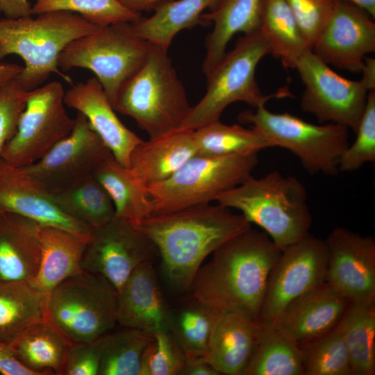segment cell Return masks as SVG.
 <instances>
[{
	"label": "cell",
	"instance_id": "6da1fadb",
	"mask_svg": "<svg viewBox=\"0 0 375 375\" xmlns=\"http://www.w3.org/2000/svg\"><path fill=\"white\" fill-rule=\"evenodd\" d=\"M281 253L265 231L251 227L201 266L189 288L192 297L220 312L258 321L268 278Z\"/></svg>",
	"mask_w": 375,
	"mask_h": 375
},
{
	"label": "cell",
	"instance_id": "7a4b0ae2",
	"mask_svg": "<svg viewBox=\"0 0 375 375\" xmlns=\"http://www.w3.org/2000/svg\"><path fill=\"white\" fill-rule=\"evenodd\" d=\"M137 227L155 245L170 285L183 292L208 256L251 224L240 213L209 203L152 215Z\"/></svg>",
	"mask_w": 375,
	"mask_h": 375
},
{
	"label": "cell",
	"instance_id": "3957f363",
	"mask_svg": "<svg viewBox=\"0 0 375 375\" xmlns=\"http://www.w3.org/2000/svg\"><path fill=\"white\" fill-rule=\"evenodd\" d=\"M218 204L240 212L262 229L282 251L302 239L312 226L308 192L294 176L272 171L262 177L249 176L220 194Z\"/></svg>",
	"mask_w": 375,
	"mask_h": 375
},
{
	"label": "cell",
	"instance_id": "277c9868",
	"mask_svg": "<svg viewBox=\"0 0 375 375\" xmlns=\"http://www.w3.org/2000/svg\"><path fill=\"white\" fill-rule=\"evenodd\" d=\"M99 27L68 11L0 19V61L10 54L24 60L17 80L27 91L38 88L54 73L69 81L58 69L60 53L69 43Z\"/></svg>",
	"mask_w": 375,
	"mask_h": 375
},
{
	"label": "cell",
	"instance_id": "5b68a950",
	"mask_svg": "<svg viewBox=\"0 0 375 375\" xmlns=\"http://www.w3.org/2000/svg\"><path fill=\"white\" fill-rule=\"evenodd\" d=\"M167 51L151 44L144 62L122 86L112 105L149 138L180 128L191 108Z\"/></svg>",
	"mask_w": 375,
	"mask_h": 375
},
{
	"label": "cell",
	"instance_id": "8992f818",
	"mask_svg": "<svg viewBox=\"0 0 375 375\" xmlns=\"http://www.w3.org/2000/svg\"><path fill=\"white\" fill-rule=\"evenodd\" d=\"M271 54L269 44L258 29L243 34L234 48L206 76L207 89L201 100L190 110L180 128L195 130L218 121L230 104L242 101L256 108L274 98L290 96L286 88L265 94L260 89L255 72L258 62Z\"/></svg>",
	"mask_w": 375,
	"mask_h": 375
},
{
	"label": "cell",
	"instance_id": "52a82bcc",
	"mask_svg": "<svg viewBox=\"0 0 375 375\" xmlns=\"http://www.w3.org/2000/svg\"><path fill=\"white\" fill-rule=\"evenodd\" d=\"M151 44L136 35L131 22L99 26L69 43L58 56L62 70L92 71L113 105L119 90L140 67Z\"/></svg>",
	"mask_w": 375,
	"mask_h": 375
},
{
	"label": "cell",
	"instance_id": "ba28073f",
	"mask_svg": "<svg viewBox=\"0 0 375 375\" xmlns=\"http://www.w3.org/2000/svg\"><path fill=\"white\" fill-rule=\"evenodd\" d=\"M117 296L107 281L83 272L48 294L44 320L71 344L93 341L117 324Z\"/></svg>",
	"mask_w": 375,
	"mask_h": 375
},
{
	"label": "cell",
	"instance_id": "9c48e42d",
	"mask_svg": "<svg viewBox=\"0 0 375 375\" xmlns=\"http://www.w3.org/2000/svg\"><path fill=\"white\" fill-rule=\"evenodd\" d=\"M274 147L290 151L310 174L335 176L340 158L349 146V128L334 123L317 125L288 112L275 113L265 106L238 115Z\"/></svg>",
	"mask_w": 375,
	"mask_h": 375
},
{
	"label": "cell",
	"instance_id": "30bf717a",
	"mask_svg": "<svg viewBox=\"0 0 375 375\" xmlns=\"http://www.w3.org/2000/svg\"><path fill=\"white\" fill-rule=\"evenodd\" d=\"M258 154L208 156L196 154L165 181L146 187L153 214L209 203L251 175Z\"/></svg>",
	"mask_w": 375,
	"mask_h": 375
},
{
	"label": "cell",
	"instance_id": "8fae6325",
	"mask_svg": "<svg viewBox=\"0 0 375 375\" xmlns=\"http://www.w3.org/2000/svg\"><path fill=\"white\" fill-rule=\"evenodd\" d=\"M62 84L53 81L31 90L15 134L1 158L24 167L42 158L72 131L75 118L65 108Z\"/></svg>",
	"mask_w": 375,
	"mask_h": 375
},
{
	"label": "cell",
	"instance_id": "7c38bea8",
	"mask_svg": "<svg viewBox=\"0 0 375 375\" xmlns=\"http://www.w3.org/2000/svg\"><path fill=\"white\" fill-rule=\"evenodd\" d=\"M294 69L304 85L300 106L319 122L338 124L356 131L369 90L359 81L335 72L312 51L297 62Z\"/></svg>",
	"mask_w": 375,
	"mask_h": 375
},
{
	"label": "cell",
	"instance_id": "4fadbf2b",
	"mask_svg": "<svg viewBox=\"0 0 375 375\" xmlns=\"http://www.w3.org/2000/svg\"><path fill=\"white\" fill-rule=\"evenodd\" d=\"M325 240L310 233L281 251L270 272L258 321L275 322L294 300L326 282Z\"/></svg>",
	"mask_w": 375,
	"mask_h": 375
},
{
	"label": "cell",
	"instance_id": "5bb4252c",
	"mask_svg": "<svg viewBox=\"0 0 375 375\" xmlns=\"http://www.w3.org/2000/svg\"><path fill=\"white\" fill-rule=\"evenodd\" d=\"M157 254L155 245L143 231L115 217L94 228L85 247L81 267L107 281L117 294L132 272L142 263L153 261Z\"/></svg>",
	"mask_w": 375,
	"mask_h": 375
},
{
	"label": "cell",
	"instance_id": "9a60e30c",
	"mask_svg": "<svg viewBox=\"0 0 375 375\" xmlns=\"http://www.w3.org/2000/svg\"><path fill=\"white\" fill-rule=\"evenodd\" d=\"M110 154L85 117L78 112L72 132L39 160L23 168L53 193L93 176Z\"/></svg>",
	"mask_w": 375,
	"mask_h": 375
},
{
	"label": "cell",
	"instance_id": "2e32d148",
	"mask_svg": "<svg viewBox=\"0 0 375 375\" xmlns=\"http://www.w3.org/2000/svg\"><path fill=\"white\" fill-rule=\"evenodd\" d=\"M326 283L350 301H375V240L344 227L324 240Z\"/></svg>",
	"mask_w": 375,
	"mask_h": 375
},
{
	"label": "cell",
	"instance_id": "e0dca14e",
	"mask_svg": "<svg viewBox=\"0 0 375 375\" xmlns=\"http://www.w3.org/2000/svg\"><path fill=\"white\" fill-rule=\"evenodd\" d=\"M312 51L328 65L360 72L367 55L375 51L374 18L350 1L336 0Z\"/></svg>",
	"mask_w": 375,
	"mask_h": 375
},
{
	"label": "cell",
	"instance_id": "ac0fdd59",
	"mask_svg": "<svg viewBox=\"0 0 375 375\" xmlns=\"http://www.w3.org/2000/svg\"><path fill=\"white\" fill-rule=\"evenodd\" d=\"M0 210L33 219L42 226L66 230L88 240L94 228L65 214L51 193L23 167L0 158Z\"/></svg>",
	"mask_w": 375,
	"mask_h": 375
},
{
	"label": "cell",
	"instance_id": "d6986e66",
	"mask_svg": "<svg viewBox=\"0 0 375 375\" xmlns=\"http://www.w3.org/2000/svg\"><path fill=\"white\" fill-rule=\"evenodd\" d=\"M64 101L85 117L114 158L129 167L131 154L142 140L118 118L97 78L92 77L72 86L65 91Z\"/></svg>",
	"mask_w": 375,
	"mask_h": 375
},
{
	"label": "cell",
	"instance_id": "ffe728a7",
	"mask_svg": "<svg viewBox=\"0 0 375 375\" xmlns=\"http://www.w3.org/2000/svg\"><path fill=\"white\" fill-rule=\"evenodd\" d=\"M171 313L153 261L142 263L117 293V323L154 334L169 329Z\"/></svg>",
	"mask_w": 375,
	"mask_h": 375
},
{
	"label": "cell",
	"instance_id": "44dd1931",
	"mask_svg": "<svg viewBox=\"0 0 375 375\" xmlns=\"http://www.w3.org/2000/svg\"><path fill=\"white\" fill-rule=\"evenodd\" d=\"M349 302L326 282L292 301L274 323L301 345L333 328Z\"/></svg>",
	"mask_w": 375,
	"mask_h": 375
},
{
	"label": "cell",
	"instance_id": "7402d4cb",
	"mask_svg": "<svg viewBox=\"0 0 375 375\" xmlns=\"http://www.w3.org/2000/svg\"><path fill=\"white\" fill-rule=\"evenodd\" d=\"M41 225L0 210V281L30 283L38 269Z\"/></svg>",
	"mask_w": 375,
	"mask_h": 375
},
{
	"label": "cell",
	"instance_id": "603a6c76",
	"mask_svg": "<svg viewBox=\"0 0 375 375\" xmlns=\"http://www.w3.org/2000/svg\"><path fill=\"white\" fill-rule=\"evenodd\" d=\"M196 154L194 130L178 128L139 143L131 154L129 168L147 187L170 177Z\"/></svg>",
	"mask_w": 375,
	"mask_h": 375
},
{
	"label": "cell",
	"instance_id": "cb8c5ba5",
	"mask_svg": "<svg viewBox=\"0 0 375 375\" xmlns=\"http://www.w3.org/2000/svg\"><path fill=\"white\" fill-rule=\"evenodd\" d=\"M258 331V321L239 312H222L201 358L220 375H244Z\"/></svg>",
	"mask_w": 375,
	"mask_h": 375
},
{
	"label": "cell",
	"instance_id": "d4e9b609",
	"mask_svg": "<svg viewBox=\"0 0 375 375\" xmlns=\"http://www.w3.org/2000/svg\"><path fill=\"white\" fill-rule=\"evenodd\" d=\"M87 241L62 228L41 226L40 260L31 285L48 294L65 280L83 273Z\"/></svg>",
	"mask_w": 375,
	"mask_h": 375
},
{
	"label": "cell",
	"instance_id": "484cf974",
	"mask_svg": "<svg viewBox=\"0 0 375 375\" xmlns=\"http://www.w3.org/2000/svg\"><path fill=\"white\" fill-rule=\"evenodd\" d=\"M261 0H215L201 20L212 24L206 40V53L203 72L206 76L226 53L231 38L237 33H249L258 28Z\"/></svg>",
	"mask_w": 375,
	"mask_h": 375
},
{
	"label": "cell",
	"instance_id": "4316f807",
	"mask_svg": "<svg viewBox=\"0 0 375 375\" xmlns=\"http://www.w3.org/2000/svg\"><path fill=\"white\" fill-rule=\"evenodd\" d=\"M94 176L109 194L115 217L137 226L153 214V205L146 186L112 154L101 162Z\"/></svg>",
	"mask_w": 375,
	"mask_h": 375
},
{
	"label": "cell",
	"instance_id": "83f0119b",
	"mask_svg": "<svg viewBox=\"0 0 375 375\" xmlns=\"http://www.w3.org/2000/svg\"><path fill=\"white\" fill-rule=\"evenodd\" d=\"M258 29L271 54L285 68L294 69L298 60L312 51L285 0H261Z\"/></svg>",
	"mask_w": 375,
	"mask_h": 375
},
{
	"label": "cell",
	"instance_id": "f1b7e54d",
	"mask_svg": "<svg viewBox=\"0 0 375 375\" xmlns=\"http://www.w3.org/2000/svg\"><path fill=\"white\" fill-rule=\"evenodd\" d=\"M10 344L19 360L38 375H62L71 345L44 319L25 329Z\"/></svg>",
	"mask_w": 375,
	"mask_h": 375
},
{
	"label": "cell",
	"instance_id": "f546056e",
	"mask_svg": "<svg viewBox=\"0 0 375 375\" xmlns=\"http://www.w3.org/2000/svg\"><path fill=\"white\" fill-rule=\"evenodd\" d=\"M215 0H174L131 22L134 33L151 44L168 51L175 36L201 20L206 9Z\"/></svg>",
	"mask_w": 375,
	"mask_h": 375
},
{
	"label": "cell",
	"instance_id": "4dcf8cb0",
	"mask_svg": "<svg viewBox=\"0 0 375 375\" xmlns=\"http://www.w3.org/2000/svg\"><path fill=\"white\" fill-rule=\"evenodd\" d=\"M258 322L257 342L244 375H304L299 345L274 323Z\"/></svg>",
	"mask_w": 375,
	"mask_h": 375
},
{
	"label": "cell",
	"instance_id": "1f68e13d",
	"mask_svg": "<svg viewBox=\"0 0 375 375\" xmlns=\"http://www.w3.org/2000/svg\"><path fill=\"white\" fill-rule=\"evenodd\" d=\"M47 297L28 282L0 281V341L10 344L25 329L44 320Z\"/></svg>",
	"mask_w": 375,
	"mask_h": 375
},
{
	"label": "cell",
	"instance_id": "d6a6232c",
	"mask_svg": "<svg viewBox=\"0 0 375 375\" xmlns=\"http://www.w3.org/2000/svg\"><path fill=\"white\" fill-rule=\"evenodd\" d=\"M353 375L375 374V301H350L336 324Z\"/></svg>",
	"mask_w": 375,
	"mask_h": 375
},
{
	"label": "cell",
	"instance_id": "836d02e7",
	"mask_svg": "<svg viewBox=\"0 0 375 375\" xmlns=\"http://www.w3.org/2000/svg\"><path fill=\"white\" fill-rule=\"evenodd\" d=\"M222 313L192 297L172 311L169 330L186 358L206 355Z\"/></svg>",
	"mask_w": 375,
	"mask_h": 375
},
{
	"label": "cell",
	"instance_id": "e575fe53",
	"mask_svg": "<svg viewBox=\"0 0 375 375\" xmlns=\"http://www.w3.org/2000/svg\"><path fill=\"white\" fill-rule=\"evenodd\" d=\"M51 195L65 214L92 228L100 226L115 217L109 194L94 175Z\"/></svg>",
	"mask_w": 375,
	"mask_h": 375
},
{
	"label": "cell",
	"instance_id": "d590c367",
	"mask_svg": "<svg viewBox=\"0 0 375 375\" xmlns=\"http://www.w3.org/2000/svg\"><path fill=\"white\" fill-rule=\"evenodd\" d=\"M194 138L197 154L208 156L253 155L274 147L269 140L251 127L228 125L219 120L194 130Z\"/></svg>",
	"mask_w": 375,
	"mask_h": 375
},
{
	"label": "cell",
	"instance_id": "8d00e7d4",
	"mask_svg": "<svg viewBox=\"0 0 375 375\" xmlns=\"http://www.w3.org/2000/svg\"><path fill=\"white\" fill-rule=\"evenodd\" d=\"M123 328L106 334L99 375L140 374L143 354L153 334Z\"/></svg>",
	"mask_w": 375,
	"mask_h": 375
},
{
	"label": "cell",
	"instance_id": "74e56055",
	"mask_svg": "<svg viewBox=\"0 0 375 375\" xmlns=\"http://www.w3.org/2000/svg\"><path fill=\"white\" fill-rule=\"evenodd\" d=\"M299 347L304 375H353L349 356L337 326Z\"/></svg>",
	"mask_w": 375,
	"mask_h": 375
},
{
	"label": "cell",
	"instance_id": "f35d334b",
	"mask_svg": "<svg viewBox=\"0 0 375 375\" xmlns=\"http://www.w3.org/2000/svg\"><path fill=\"white\" fill-rule=\"evenodd\" d=\"M51 11L72 12L98 26L133 22L141 17L119 0H35L32 6L33 15Z\"/></svg>",
	"mask_w": 375,
	"mask_h": 375
},
{
	"label": "cell",
	"instance_id": "ab89813d",
	"mask_svg": "<svg viewBox=\"0 0 375 375\" xmlns=\"http://www.w3.org/2000/svg\"><path fill=\"white\" fill-rule=\"evenodd\" d=\"M356 138L339 160V172H354L375 162V90L369 91L366 106L355 132Z\"/></svg>",
	"mask_w": 375,
	"mask_h": 375
},
{
	"label": "cell",
	"instance_id": "60d3db41",
	"mask_svg": "<svg viewBox=\"0 0 375 375\" xmlns=\"http://www.w3.org/2000/svg\"><path fill=\"white\" fill-rule=\"evenodd\" d=\"M185 359L170 331H158L144 351L139 375H179Z\"/></svg>",
	"mask_w": 375,
	"mask_h": 375
},
{
	"label": "cell",
	"instance_id": "b9f144b4",
	"mask_svg": "<svg viewBox=\"0 0 375 375\" xmlns=\"http://www.w3.org/2000/svg\"><path fill=\"white\" fill-rule=\"evenodd\" d=\"M310 47L328 22L336 0H285Z\"/></svg>",
	"mask_w": 375,
	"mask_h": 375
},
{
	"label": "cell",
	"instance_id": "7bdbcfd3",
	"mask_svg": "<svg viewBox=\"0 0 375 375\" xmlns=\"http://www.w3.org/2000/svg\"><path fill=\"white\" fill-rule=\"evenodd\" d=\"M31 93L17 78L0 88V158L3 148L15 134L17 122Z\"/></svg>",
	"mask_w": 375,
	"mask_h": 375
},
{
	"label": "cell",
	"instance_id": "ee69618b",
	"mask_svg": "<svg viewBox=\"0 0 375 375\" xmlns=\"http://www.w3.org/2000/svg\"><path fill=\"white\" fill-rule=\"evenodd\" d=\"M106 334L91 342L71 344L62 375H99Z\"/></svg>",
	"mask_w": 375,
	"mask_h": 375
},
{
	"label": "cell",
	"instance_id": "f6af8a7d",
	"mask_svg": "<svg viewBox=\"0 0 375 375\" xmlns=\"http://www.w3.org/2000/svg\"><path fill=\"white\" fill-rule=\"evenodd\" d=\"M0 373L3 375H38L17 358L10 343L0 341Z\"/></svg>",
	"mask_w": 375,
	"mask_h": 375
},
{
	"label": "cell",
	"instance_id": "bcb514c9",
	"mask_svg": "<svg viewBox=\"0 0 375 375\" xmlns=\"http://www.w3.org/2000/svg\"><path fill=\"white\" fill-rule=\"evenodd\" d=\"M0 12L8 18H19L33 15L32 6L28 0H0Z\"/></svg>",
	"mask_w": 375,
	"mask_h": 375
},
{
	"label": "cell",
	"instance_id": "7dc6e473",
	"mask_svg": "<svg viewBox=\"0 0 375 375\" xmlns=\"http://www.w3.org/2000/svg\"><path fill=\"white\" fill-rule=\"evenodd\" d=\"M179 375H220L201 358H186Z\"/></svg>",
	"mask_w": 375,
	"mask_h": 375
},
{
	"label": "cell",
	"instance_id": "c3c4849f",
	"mask_svg": "<svg viewBox=\"0 0 375 375\" xmlns=\"http://www.w3.org/2000/svg\"><path fill=\"white\" fill-rule=\"evenodd\" d=\"M128 9L141 13L154 10L157 8L174 0H119Z\"/></svg>",
	"mask_w": 375,
	"mask_h": 375
},
{
	"label": "cell",
	"instance_id": "681fc988",
	"mask_svg": "<svg viewBox=\"0 0 375 375\" xmlns=\"http://www.w3.org/2000/svg\"><path fill=\"white\" fill-rule=\"evenodd\" d=\"M360 72L362 74L360 81L366 88L369 91L375 90V59L366 57Z\"/></svg>",
	"mask_w": 375,
	"mask_h": 375
},
{
	"label": "cell",
	"instance_id": "f907efd6",
	"mask_svg": "<svg viewBox=\"0 0 375 375\" xmlns=\"http://www.w3.org/2000/svg\"><path fill=\"white\" fill-rule=\"evenodd\" d=\"M23 67L15 63H0V88L15 79Z\"/></svg>",
	"mask_w": 375,
	"mask_h": 375
},
{
	"label": "cell",
	"instance_id": "816d5d0a",
	"mask_svg": "<svg viewBox=\"0 0 375 375\" xmlns=\"http://www.w3.org/2000/svg\"><path fill=\"white\" fill-rule=\"evenodd\" d=\"M350 1L368 12L375 18V0H346Z\"/></svg>",
	"mask_w": 375,
	"mask_h": 375
}]
</instances>
